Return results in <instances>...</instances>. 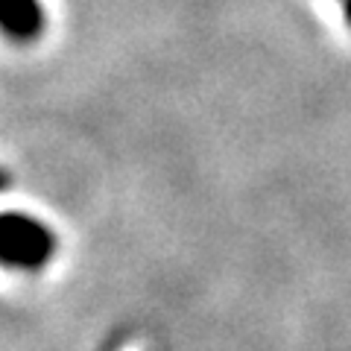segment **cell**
<instances>
[{
  "label": "cell",
  "instance_id": "cell-3",
  "mask_svg": "<svg viewBox=\"0 0 351 351\" xmlns=\"http://www.w3.org/2000/svg\"><path fill=\"white\" fill-rule=\"evenodd\" d=\"M6 184H9V176L0 173V191H6Z\"/></svg>",
  "mask_w": 351,
  "mask_h": 351
},
{
  "label": "cell",
  "instance_id": "cell-2",
  "mask_svg": "<svg viewBox=\"0 0 351 351\" xmlns=\"http://www.w3.org/2000/svg\"><path fill=\"white\" fill-rule=\"evenodd\" d=\"M0 32L12 41H32L44 32L38 0H0Z\"/></svg>",
  "mask_w": 351,
  "mask_h": 351
},
{
  "label": "cell",
  "instance_id": "cell-1",
  "mask_svg": "<svg viewBox=\"0 0 351 351\" xmlns=\"http://www.w3.org/2000/svg\"><path fill=\"white\" fill-rule=\"evenodd\" d=\"M56 252V234L41 219L6 211L0 214V263L9 269H41Z\"/></svg>",
  "mask_w": 351,
  "mask_h": 351
},
{
  "label": "cell",
  "instance_id": "cell-4",
  "mask_svg": "<svg viewBox=\"0 0 351 351\" xmlns=\"http://www.w3.org/2000/svg\"><path fill=\"white\" fill-rule=\"evenodd\" d=\"M346 21L351 24V0H346Z\"/></svg>",
  "mask_w": 351,
  "mask_h": 351
}]
</instances>
